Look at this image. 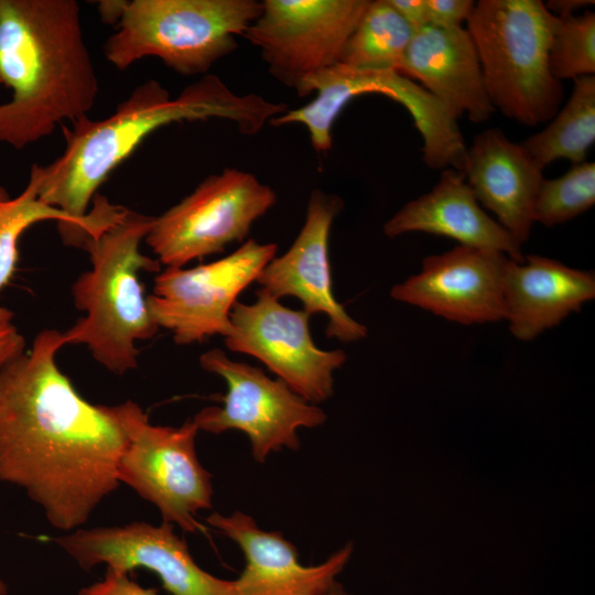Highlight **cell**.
<instances>
[{
	"mask_svg": "<svg viewBox=\"0 0 595 595\" xmlns=\"http://www.w3.org/2000/svg\"><path fill=\"white\" fill-rule=\"evenodd\" d=\"M64 334L44 329L0 370V482L22 488L56 529L82 528L119 485L126 435L60 370Z\"/></svg>",
	"mask_w": 595,
	"mask_h": 595,
	"instance_id": "cell-1",
	"label": "cell"
},
{
	"mask_svg": "<svg viewBox=\"0 0 595 595\" xmlns=\"http://www.w3.org/2000/svg\"><path fill=\"white\" fill-rule=\"evenodd\" d=\"M286 110L285 104L257 94H235L215 75H204L174 99L158 80H147L109 117L91 120L84 116L72 128H63V153L46 166L37 165L39 196L71 218V245L83 247L127 214V208L109 203L96 191L152 132L173 122L217 118L253 136Z\"/></svg>",
	"mask_w": 595,
	"mask_h": 595,
	"instance_id": "cell-2",
	"label": "cell"
},
{
	"mask_svg": "<svg viewBox=\"0 0 595 595\" xmlns=\"http://www.w3.org/2000/svg\"><path fill=\"white\" fill-rule=\"evenodd\" d=\"M0 142L22 149L87 116L98 94L74 0H0Z\"/></svg>",
	"mask_w": 595,
	"mask_h": 595,
	"instance_id": "cell-3",
	"label": "cell"
},
{
	"mask_svg": "<svg viewBox=\"0 0 595 595\" xmlns=\"http://www.w3.org/2000/svg\"><path fill=\"white\" fill-rule=\"evenodd\" d=\"M154 217L128 210L122 219L83 248L91 268L75 281L76 309L86 316L64 332L66 344H85L93 357L116 375L138 367L136 342L152 338L160 328L152 317L139 272L159 271L160 262L140 251Z\"/></svg>",
	"mask_w": 595,
	"mask_h": 595,
	"instance_id": "cell-4",
	"label": "cell"
},
{
	"mask_svg": "<svg viewBox=\"0 0 595 595\" xmlns=\"http://www.w3.org/2000/svg\"><path fill=\"white\" fill-rule=\"evenodd\" d=\"M555 24L541 0H479L467 21L491 105L526 126L549 122L563 99L549 67Z\"/></svg>",
	"mask_w": 595,
	"mask_h": 595,
	"instance_id": "cell-5",
	"label": "cell"
},
{
	"mask_svg": "<svg viewBox=\"0 0 595 595\" xmlns=\"http://www.w3.org/2000/svg\"><path fill=\"white\" fill-rule=\"evenodd\" d=\"M261 10L256 0H132L105 56L118 69L153 56L181 75L206 74L238 47Z\"/></svg>",
	"mask_w": 595,
	"mask_h": 595,
	"instance_id": "cell-6",
	"label": "cell"
},
{
	"mask_svg": "<svg viewBox=\"0 0 595 595\" xmlns=\"http://www.w3.org/2000/svg\"><path fill=\"white\" fill-rule=\"evenodd\" d=\"M312 93L316 94L312 101L288 109L269 125H304L313 149L325 153L332 148V129L345 106L357 96L380 94L401 104L411 115L423 140L422 160L429 167L463 171L467 145L458 118L404 75L394 71L355 69L337 63L309 77L296 91L301 97Z\"/></svg>",
	"mask_w": 595,
	"mask_h": 595,
	"instance_id": "cell-7",
	"label": "cell"
},
{
	"mask_svg": "<svg viewBox=\"0 0 595 595\" xmlns=\"http://www.w3.org/2000/svg\"><path fill=\"white\" fill-rule=\"evenodd\" d=\"M109 409L127 440L117 466L119 484L153 504L163 522L186 532H206L196 515L212 508L213 485L196 455L197 425L193 420L178 428L153 425L130 400Z\"/></svg>",
	"mask_w": 595,
	"mask_h": 595,
	"instance_id": "cell-8",
	"label": "cell"
},
{
	"mask_svg": "<svg viewBox=\"0 0 595 595\" xmlns=\"http://www.w3.org/2000/svg\"><path fill=\"white\" fill-rule=\"evenodd\" d=\"M277 202L274 191L252 173L225 169L212 174L154 221L144 240L167 268L224 251L242 241Z\"/></svg>",
	"mask_w": 595,
	"mask_h": 595,
	"instance_id": "cell-9",
	"label": "cell"
},
{
	"mask_svg": "<svg viewBox=\"0 0 595 595\" xmlns=\"http://www.w3.org/2000/svg\"><path fill=\"white\" fill-rule=\"evenodd\" d=\"M201 367L220 376L227 385L223 407L198 411L193 422L198 430L220 434L244 432L257 462H264L283 447L298 450L300 428H315L326 421L325 412L295 393L281 379H271L260 368L231 360L220 348L199 357Z\"/></svg>",
	"mask_w": 595,
	"mask_h": 595,
	"instance_id": "cell-10",
	"label": "cell"
},
{
	"mask_svg": "<svg viewBox=\"0 0 595 595\" xmlns=\"http://www.w3.org/2000/svg\"><path fill=\"white\" fill-rule=\"evenodd\" d=\"M277 244L249 239L230 255L194 268H166L154 280L148 304L159 327L178 345L225 337L239 294L256 282L275 257Z\"/></svg>",
	"mask_w": 595,
	"mask_h": 595,
	"instance_id": "cell-11",
	"label": "cell"
},
{
	"mask_svg": "<svg viewBox=\"0 0 595 595\" xmlns=\"http://www.w3.org/2000/svg\"><path fill=\"white\" fill-rule=\"evenodd\" d=\"M370 0H263L242 34L259 48L278 82L300 89L312 75L339 62Z\"/></svg>",
	"mask_w": 595,
	"mask_h": 595,
	"instance_id": "cell-12",
	"label": "cell"
},
{
	"mask_svg": "<svg viewBox=\"0 0 595 595\" xmlns=\"http://www.w3.org/2000/svg\"><path fill=\"white\" fill-rule=\"evenodd\" d=\"M256 294L253 303L234 305L226 347L260 360L306 401L327 400L334 392V371L346 361V353L318 348L311 336V315L303 310L289 309L261 289Z\"/></svg>",
	"mask_w": 595,
	"mask_h": 595,
	"instance_id": "cell-13",
	"label": "cell"
},
{
	"mask_svg": "<svg viewBox=\"0 0 595 595\" xmlns=\"http://www.w3.org/2000/svg\"><path fill=\"white\" fill-rule=\"evenodd\" d=\"M54 542L87 571L100 564L128 574L145 569L158 575L171 595H238L234 581L216 577L198 566L185 540L167 522L79 528Z\"/></svg>",
	"mask_w": 595,
	"mask_h": 595,
	"instance_id": "cell-14",
	"label": "cell"
},
{
	"mask_svg": "<svg viewBox=\"0 0 595 595\" xmlns=\"http://www.w3.org/2000/svg\"><path fill=\"white\" fill-rule=\"evenodd\" d=\"M504 253L457 245L423 259L420 272L392 286L393 300L463 325L505 321Z\"/></svg>",
	"mask_w": 595,
	"mask_h": 595,
	"instance_id": "cell-15",
	"label": "cell"
},
{
	"mask_svg": "<svg viewBox=\"0 0 595 595\" xmlns=\"http://www.w3.org/2000/svg\"><path fill=\"white\" fill-rule=\"evenodd\" d=\"M342 209V198L314 190L305 221L293 244L262 269L256 282L278 300L283 296L299 299L309 315L325 314L328 317L326 336L351 343L364 339L368 329L347 313L333 293L328 238L332 224Z\"/></svg>",
	"mask_w": 595,
	"mask_h": 595,
	"instance_id": "cell-16",
	"label": "cell"
},
{
	"mask_svg": "<svg viewBox=\"0 0 595 595\" xmlns=\"http://www.w3.org/2000/svg\"><path fill=\"white\" fill-rule=\"evenodd\" d=\"M206 522L235 541L244 553L245 567L234 581L238 595H322L336 583L353 551L347 544L325 562L305 566L282 533L261 530L241 511L229 516L213 512Z\"/></svg>",
	"mask_w": 595,
	"mask_h": 595,
	"instance_id": "cell-17",
	"label": "cell"
},
{
	"mask_svg": "<svg viewBox=\"0 0 595 595\" xmlns=\"http://www.w3.org/2000/svg\"><path fill=\"white\" fill-rule=\"evenodd\" d=\"M463 172L479 205L491 212L522 246L534 224L533 208L543 170L521 144L495 127L473 138Z\"/></svg>",
	"mask_w": 595,
	"mask_h": 595,
	"instance_id": "cell-18",
	"label": "cell"
},
{
	"mask_svg": "<svg viewBox=\"0 0 595 595\" xmlns=\"http://www.w3.org/2000/svg\"><path fill=\"white\" fill-rule=\"evenodd\" d=\"M399 73L428 90L457 118L475 123L495 112L473 39L463 26L415 30Z\"/></svg>",
	"mask_w": 595,
	"mask_h": 595,
	"instance_id": "cell-19",
	"label": "cell"
},
{
	"mask_svg": "<svg viewBox=\"0 0 595 595\" xmlns=\"http://www.w3.org/2000/svg\"><path fill=\"white\" fill-rule=\"evenodd\" d=\"M426 232L522 262V246L475 198L464 172L446 167L428 193L409 201L385 225L387 237Z\"/></svg>",
	"mask_w": 595,
	"mask_h": 595,
	"instance_id": "cell-20",
	"label": "cell"
},
{
	"mask_svg": "<svg viewBox=\"0 0 595 595\" xmlns=\"http://www.w3.org/2000/svg\"><path fill=\"white\" fill-rule=\"evenodd\" d=\"M506 318L513 337L533 340L595 298L593 271L539 255L509 260L504 277Z\"/></svg>",
	"mask_w": 595,
	"mask_h": 595,
	"instance_id": "cell-21",
	"label": "cell"
},
{
	"mask_svg": "<svg viewBox=\"0 0 595 595\" xmlns=\"http://www.w3.org/2000/svg\"><path fill=\"white\" fill-rule=\"evenodd\" d=\"M594 141L595 75H588L574 79L564 107L544 129L520 144L536 164L544 170L559 159H566L572 165L584 162Z\"/></svg>",
	"mask_w": 595,
	"mask_h": 595,
	"instance_id": "cell-22",
	"label": "cell"
},
{
	"mask_svg": "<svg viewBox=\"0 0 595 595\" xmlns=\"http://www.w3.org/2000/svg\"><path fill=\"white\" fill-rule=\"evenodd\" d=\"M414 32L389 0H370L338 63L355 69L399 73Z\"/></svg>",
	"mask_w": 595,
	"mask_h": 595,
	"instance_id": "cell-23",
	"label": "cell"
},
{
	"mask_svg": "<svg viewBox=\"0 0 595 595\" xmlns=\"http://www.w3.org/2000/svg\"><path fill=\"white\" fill-rule=\"evenodd\" d=\"M58 221L61 236L71 245L74 224L62 210L47 205L39 196L37 164L31 169L28 185L14 198L0 201V290L12 278L18 262V241L22 232L35 223ZM13 313L0 305V323L11 322Z\"/></svg>",
	"mask_w": 595,
	"mask_h": 595,
	"instance_id": "cell-24",
	"label": "cell"
},
{
	"mask_svg": "<svg viewBox=\"0 0 595 595\" xmlns=\"http://www.w3.org/2000/svg\"><path fill=\"white\" fill-rule=\"evenodd\" d=\"M595 163L573 164L556 178H543L533 208L534 223L545 227L564 224L593 207Z\"/></svg>",
	"mask_w": 595,
	"mask_h": 595,
	"instance_id": "cell-25",
	"label": "cell"
},
{
	"mask_svg": "<svg viewBox=\"0 0 595 595\" xmlns=\"http://www.w3.org/2000/svg\"><path fill=\"white\" fill-rule=\"evenodd\" d=\"M549 67L552 76L562 83L595 75V13L556 18L549 48Z\"/></svg>",
	"mask_w": 595,
	"mask_h": 595,
	"instance_id": "cell-26",
	"label": "cell"
},
{
	"mask_svg": "<svg viewBox=\"0 0 595 595\" xmlns=\"http://www.w3.org/2000/svg\"><path fill=\"white\" fill-rule=\"evenodd\" d=\"M428 25L463 26L469 20L476 2L473 0H425Z\"/></svg>",
	"mask_w": 595,
	"mask_h": 595,
	"instance_id": "cell-27",
	"label": "cell"
},
{
	"mask_svg": "<svg viewBox=\"0 0 595 595\" xmlns=\"http://www.w3.org/2000/svg\"><path fill=\"white\" fill-rule=\"evenodd\" d=\"M78 595H158L152 588L141 586L128 573L106 570L102 580L83 587Z\"/></svg>",
	"mask_w": 595,
	"mask_h": 595,
	"instance_id": "cell-28",
	"label": "cell"
},
{
	"mask_svg": "<svg viewBox=\"0 0 595 595\" xmlns=\"http://www.w3.org/2000/svg\"><path fill=\"white\" fill-rule=\"evenodd\" d=\"M25 340L18 328L11 323H0V370L8 363L22 355Z\"/></svg>",
	"mask_w": 595,
	"mask_h": 595,
	"instance_id": "cell-29",
	"label": "cell"
},
{
	"mask_svg": "<svg viewBox=\"0 0 595 595\" xmlns=\"http://www.w3.org/2000/svg\"><path fill=\"white\" fill-rule=\"evenodd\" d=\"M398 13L414 29L428 25L425 0H389Z\"/></svg>",
	"mask_w": 595,
	"mask_h": 595,
	"instance_id": "cell-30",
	"label": "cell"
},
{
	"mask_svg": "<svg viewBox=\"0 0 595 595\" xmlns=\"http://www.w3.org/2000/svg\"><path fill=\"white\" fill-rule=\"evenodd\" d=\"M593 4V0H549L544 2L548 11L559 19L575 15L576 11Z\"/></svg>",
	"mask_w": 595,
	"mask_h": 595,
	"instance_id": "cell-31",
	"label": "cell"
},
{
	"mask_svg": "<svg viewBox=\"0 0 595 595\" xmlns=\"http://www.w3.org/2000/svg\"><path fill=\"white\" fill-rule=\"evenodd\" d=\"M129 1L126 0H106L97 4L101 21L107 24L119 23Z\"/></svg>",
	"mask_w": 595,
	"mask_h": 595,
	"instance_id": "cell-32",
	"label": "cell"
},
{
	"mask_svg": "<svg viewBox=\"0 0 595 595\" xmlns=\"http://www.w3.org/2000/svg\"><path fill=\"white\" fill-rule=\"evenodd\" d=\"M322 595H350L348 594L342 585L335 583L327 592Z\"/></svg>",
	"mask_w": 595,
	"mask_h": 595,
	"instance_id": "cell-33",
	"label": "cell"
},
{
	"mask_svg": "<svg viewBox=\"0 0 595 595\" xmlns=\"http://www.w3.org/2000/svg\"><path fill=\"white\" fill-rule=\"evenodd\" d=\"M0 595H8V586L4 580L0 576Z\"/></svg>",
	"mask_w": 595,
	"mask_h": 595,
	"instance_id": "cell-34",
	"label": "cell"
},
{
	"mask_svg": "<svg viewBox=\"0 0 595 595\" xmlns=\"http://www.w3.org/2000/svg\"><path fill=\"white\" fill-rule=\"evenodd\" d=\"M7 198H9L8 192L6 191V188L0 186V201L7 199Z\"/></svg>",
	"mask_w": 595,
	"mask_h": 595,
	"instance_id": "cell-35",
	"label": "cell"
}]
</instances>
